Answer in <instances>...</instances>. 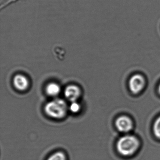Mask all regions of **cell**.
I'll list each match as a JSON object with an SVG mask.
<instances>
[{
  "label": "cell",
  "instance_id": "4",
  "mask_svg": "<svg viewBox=\"0 0 160 160\" xmlns=\"http://www.w3.org/2000/svg\"><path fill=\"white\" fill-rule=\"evenodd\" d=\"M116 130L121 134H129L132 132L134 128V123L132 119L127 115L118 116L115 121Z\"/></svg>",
  "mask_w": 160,
  "mask_h": 160
},
{
  "label": "cell",
  "instance_id": "7",
  "mask_svg": "<svg viewBox=\"0 0 160 160\" xmlns=\"http://www.w3.org/2000/svg\"><path fill=\"white\" fill-rule=\"evenodd\" d=\"M46 91L47 93L49 96L55 97L58 95L60 92V87L56 83H50L47 86Z\"/></svg>",
  "mask_w": 160,
  "mask_h": 160
},
{
  "label": "cell",
  "instance_id": "2",
  "mask_svg": "<svg viewBox=\"0 0 160 160\" xmlns=\"http://www.w3.org/2000/svg\"><path fill=\"white\" fill-rule=\"evenodd\" d=\"M68 110V106L62 99H56L46 105L45 111L51 118L61 119L64 118Z\"/></svg>",
  "mask_w": 160,
  "mask_h": 160
},
{
  "label": "cell",
  "instance_id": "1",
  "mask_svg": "<svg viewBox=\"0 0 160 160\" xmlns=\"http://www.w3.org/2000/svg\"><path fill=\"white\" fill-rule=\"evenodd\" d=\"M140 147V139L133 134L122 135L116 141L117 152L119 155L126 159L135 156L139 152Z\"/></svg>",
  "mask_w": 160,
  "mask_h": 160
},
{
  "label": "cell",
  "instance_id": "10",
  "mask_svg": "<svg viewBox=\"0 0 160 160\" xmlns=\"http://www.w3.org/2000/svg\"><path fill=\"white\" fill-rule=\"evenodd\" d=\"M54 54L58 59H62L65 54V49L61 47H56L54 50Z\"/></svg>",
  "mask_w": 160,
  "mask_h": 160
},
{
  "label": "cell",
  "instance_id": "8",
  "mask_svg": "<svg viewBox=\"0 0 160 160\" xmlns=\"http://www.w3.org/2000/svg\"><path fill=\"white\" fill-rule=\"evenodd\" d=\"M152 132L155 138L160 141V115L153 121L152 125Z\"/></svg>",
  "mask_w": 160,
  "mask_h": 160
},
{
  "label": "cell",
  "instance_id": "12",
  "mask_svg": "<svg viewBox=\"0 0 160 160\" xmlns=\"http://www.w3.org/2000/svg\"><path fill=\"white\" fill-rule=\"evenodd\" d=\"M157 91L159 95H160V82L157 86Z\"/></svg>",
  "mask_w": 160,
  "mask_h": 160
},
{
  "label": "cell",
  "instance_id": "5",
  "mask_svg": "<svg viewBox=\"0 0 160 160\" xmlns=\"http://www.w3.org/2000/svg\"><path fill=\"white\" fill-rule=\"evenodd\" d=\"M80 95V89L75 85L68 86L64 91V95L66 99L72 102H76Z\"/></svg>",
  "mask_w": 160,
  "mask_h": 160
},
{
  "label": "cell",
  "instance_id": "11",
  "mask_svg": "<svg viewBox=\"0 0 160 160\" xmlns=\"http://www.w3.org/2000/svg\"><path fill=\"white\" fill-rule=\"evenodd\" d=\"M70 111L73 113H77L79 112L80 109V106L76 102H72L69 107Z\"/></svg>",
  "mask_w": 160,
  "mask_h": 160
},
{
  "label": "cell",
  "instance_id": "3",
  "mask_svg": "<svg viewBox=\"0 0 160 160\" xmlns=\"http://www.w3.org/2000/svg\"><path fill=\"white\" fill-rule=\"evenodd\" d=\"M147 81L144 75L136 73L132 75L128 79L127 86L129 91L133 95L141 94L147 86Z\"/></svg>",
  "mask_w": 160,
  "mask_h": 160
},
{
  "label": "cell",
  "instance_id": "6",
  "mask_svg": "<svg viewBox=\"0 0 160 160\" xmlns=\"http://www.w3.org/2000/svg\"><path fill=\"white\" fill-rule=\"evenodd\" d=\"M15 88L19 91H25L29 86V81L27 78L21 74L17 75L13 79Z\"/></svg>",
  "mask_w": 160,
  "mask_h": 160
},
{
  "label": "cell",
  "instance_id": "9",
  "mask_svg": "<svg viewBox=\"0 0 160 160\" xmlns=\"http://www.w3.org/2000/svg\"><path fill=\"white\" fill-rule=\"evenodd\" d=\"M47 160H66V157L63 152H58L49 156Z\"/></svg>",
  "mask_w": 160,
  "mask_h": 160
}]
</instances>
